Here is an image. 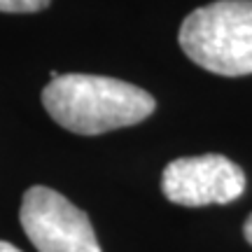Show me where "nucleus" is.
<instances>
[{
    "mask_svg": "<svg viewBox=\"0 0 252 252\" xmlns=\"http://www.w3.org/2000/svg\"><path fill=\"white\" fill-rule=\"evenodd\" d=\"M19 220L37 252H103L87 213L49 187L28 189Z\"/></svg>",
    "mask_w": 252,
    "mask_h": 252,
    "instance_id": "7ed1b4c3",
    "label": "nucleus"
},
{
    "mask_svg": "<svg viewBox=\"0 0 252 252\" xmlns=\"http://www.w3.org/2000/svg\"><path fill=\"white\" fill-rule=\"evenodd\" d=\"M243 234H245V241L252 245V215L245 220V226H243Z\"/></svg>",
    "mask_w": 252,
    "mask_h": 252,
    "instance_id": "423d86ee",
    "label": "nucleus"
},
{
    "mask_svg": "<svg viewBox=\"0 0 252 252\" xmlns=\"http://www.w3.org/2000/svg\"><path fill=\"white\" fill-rule=\"evenodd\" d=\"M161 189L163 196L178 206H224L243 194L245 173L222 154L182 157L163 168Z\"/></svg>",
    "mask_w": 252,
    "mask_h": 252,
    "instance_id": "20e7f679",
    "label": "nucleus"
},
{
    "mask_svg": "<svg viewBox=\"0 0 252 252\" xmlns=\"http://www.w3.org/2000/svg\"><path fill=\"white\" fill-rule=\"evenodd\" d=\"M47 5H49V0H0V12L26 14V12H40Z\"/></svg>",
    "mask_w": 252,
    "mask_h": 252,
    "instance_id": "39448f33",
    "label": "nucleus"
},
{
    "mask_svg": "<svg viewBox=\"0 0 252 252\" xmlns=\"http://www.w3.org/2000/svg\"><path fill=\"white\" fill-rule=\"evenodd\" d=\"M0 252H21V250H19L17 245L7 243V241H0Z\"/></svg>",
    "mask_w": 252,
    "mask_h": 252,
    "instance_id": "0eeeda50",
    "label": "nucleus"
},
{
    "mask_svg": "<svg viewBox=\"0 0 252 252\" xmlns=\"http://www.w3.org/2000/svg\"><path fill=\"white\" fill-rule=\"evenodd\" d=\"M42 105L59 126L77 135H100L140 124L157 108L145 89L128 82L68 72L59 75L42 89Z\"/></svg>",
    "mask_w": 252,
    "mask_h": 252,
    "instance_id": "f257e3e1",
    "label": "nucleus"
},
{
    "mask_svg": "<svg viewBox=\"0 0 252 252\" xmlns=\"http://www.w3.org/2000/svg\"><path fill=\"white\" fill-rule=\"evenodd\" d=\"M178 40L191 61L215 75H252V0H217L194 9Z\"/></svg>",
    "mask_w": 252,
    "mask_h": 252,
    "instance_id": "f03ea898",
    "label": "nucleus"
}]
</instances>
